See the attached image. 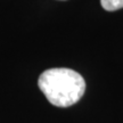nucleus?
Returning <instances> with one entry per match:
<instances>
[{
    "label": "nucleus",
    "mask_w": 123,
    "mask_h": 123,
    "mask_svg": "<svg viewBox=\"0 0 123 123\" xmlns=\"http://www.w3.org/2000/svg\"><path fill=\"white\" fill-rule=\"evenodd\" d=\"M38 84L49 103L57 107L74 105L86 91V81L82 75L64 67L46 70L39 76Z\"/></svg>",
    "instance_id": "nucleus-1"
},
{
    "label": "nucleus",
    "mask_w": 123,
    "mask_h": 123,
    "mask_svg": "<svg viewBox=\"0 0 123 123\" xmlns=\"http://www.w3.org/2000/svg\"><path fill=\"white\" fill-rule=\"evenodd\" d=\"M103 8L108 12H114L123 8V0H100Z\"/></svg>",
    "instance_id": "nucleus-2"
}]
</instances>
